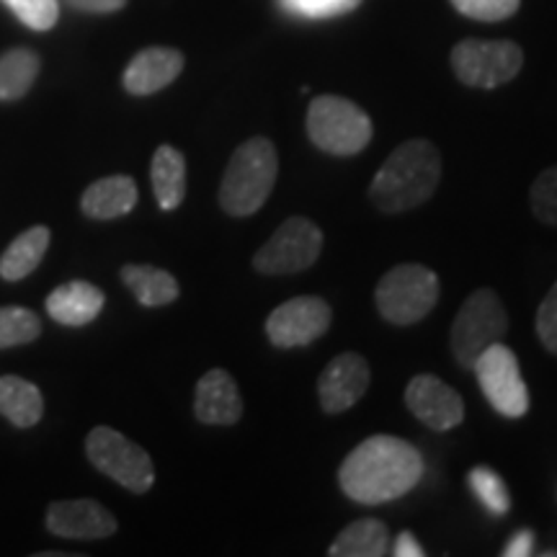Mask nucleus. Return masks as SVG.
Returning <instances> with one entry per match:
<instances>
[{
  "mask_svg": "<svg viewBox=\"0 0 557 557\" xmlns=\"http://www.w3.org/2000/svg\"><path fill=\"white\" fill-rule=\"evenodd\" d=\"M423 478V457L406 438L377 434L357 444L341 462L338 485L361 506H380L413 491Z\"/></svg>",
  "mask_w": 557,
  "mask_h": 557,
  "instance_id": "obj_1",
  "label": "nucleus"
},
{
  "mask_svg": "<svg viewBox=\"0 0 557 557\" xmlns=\"http://www.w3.org/2000/svg\"><path fill=\"white\" fill-rule=\"evenodd\" d=\"M442 184V152L431 139H408L374 173L367 197L382 214H403L426 205Z\"/></svg>",
  "mask_w": 557,
  "mask_h": 557,
  "instance_id": "obj_2",
  "label": "nucleus"
},
{
  "mask_svg": "<svg viewBox=\"0 0 557 557\" xmlns=\"http://www.w3.org/2000/svg\"><path fill=\"white\" fill-rule=\"evenodd\" d=\"M278 176V156L269 137H250L230 158L220 184V207L230 218H250L267 205Z\"/></svg>",
  "mask_w": 557,
  "mask_h": 557,
  "instance_id": "obj_3",
  "label": "nucleus"
},
{
  "mask_svg": "<svg viewBox=\"0 0 557 557\" xmlns=\"http://www.w3.org/2000/svg\"><path fill=\"white\" fill-rule=\"evenodd\" d=\"M308 137L318 150L336 158L359 156L372 143L374 127L369 114L344 96H315L308 109Z\"/></svg>",
  "mask_w": 557,
  "mask_h": 557,
  "instance_id": "obj_4",
  "label": "nucleus"
},
{
  "mask_svg": "<svg viewBox=\"0 0 557 557\" xmlns=\"http://www.w3.org/2000/svg\"><path fill=\"white\" fill-rule=\"evenodd\" d=\"M438 276L421 263H398L380 278L374 289V305L380 315L393 325H413L418 320L429 318L436 308Z\"/></svg>",
  "mask_w": 557,
  "mask_h": 557,
  "instance_id": "obj_5",
  "label": "nucleus"
},
{
  "mask_svg": "<svg viewBox=\"0 0 557 557\" xmlns=\"http://www.w3.org/2000/svg\"><path fill=\"white\" fill-rule=\"evenodd\" d=\"M508 331V312L493 289H475L465 299L451 323L449 346L459 367L472 369L487 346L498 344Z\"/></svg>",
  "mask_w": 557,
  "mask_h": 557,
  "instance_id": "obj_6",
  "label": "nucleus"
},
{
  "mask_svg": "<svg viewBox=\"0 0 557 557\" xmlns=\"http://www.w3.org/2000/svg\"><path fill=\"white\" fill-rule=\"evenodd\" d=\"M524 67V50L517 41L462 39L451 50V70L470 88L493 90L511 83Z\"/></svg>",
  "mask_w": 557,
  "mask_h": 557,
  "instance_id": "obj_7",
  "label": "nucleus"
},
{
  "mask_svg": "<svg viewBox=\"0 0 557 557\" xmlns=\"http://www.w3.org/2000/svg\"><path fill=\"white\" fill-rule=\"evenodd\" d=\"M86 455L96 470L139 496L156 483V468L148 451L120 431L96 426L86 438Z\"/></svg>",
  "mask_w": 557,
  "mask_h": 557,
  "instance_id": "obj_8",
  "label": "nucleus"
},
{
  "mask_svg": "<svg viewBox=\"0 0 557 557\" xmlns=\"http://www.w3.org/2000/svg\"><path fill=\"white\" fill-rule=\"evenodd\" d=\"M323 253V230L308 218L284 220L276 233L256 250L253 269L267 276H287L299 274L315 267Z\"/></svg>",
  "mask_w": 557,
  "mask_h": 557,
  "instance_id": "obj_9",
  "label": "nucleus"
},
{
  "mask_svg": "<svg viewBox=\"0 0 557 557\" xmlns=\"http://www.w3.org/2000/svg\"><path fill=\"white\" fill-rule=\"evenodd\" d=\"M472 369L478 374L480 389L496 413L511 418V421L529 413V389L524 377H521L517 354L511 348L500 341L487 346Z\"/></svg>",
  "mask_w": 557,
  "mask_h": 557,
  "instance_id": "obj_10",
  "label": "nucleus"
},
{
  "mask_svg": "<svg viewBox=\"0 0 557 557\" xmlns=\"http://www.w3.org/2000/svg\"><path fill=\"white\" fill-rule=\"evenodd\" d=\"M333 308L323 297H292L271 310L267 318V336L276 348L310 346L331 331Z\"/></svg>",
  "mask_w": 557,
  "mask_h": 557,
  "instance_id": "obj_11",
  "label": "nucleus"
},
{
  "mask_svg": "<svg viewBox=\"0 0 557 557\" xmlns=\"http://www.w3.org/2000/svg\"><path fill=\"white\" fill-rule=\"evenodd\" d=\"M369 382H372V369H369V361L361 354H338L318 377L320 408L329 416L346 413L348 408H354L364 398Z\"/></svg>",
  "mask_w": 557,
  "mask_h": 557,
  "instance_id": "obj_12",
  "label": "nucleus"
},
{
  "mask_svg": "<svg viewBox=\"0 0 557 557\" xmlns=\"http://www.w3.org/2000/svg\"><path fill=\"white\" fill-rule=\"evenodd\" d=\"M406 406L431 431L457 429L465 421V400L434 374H416L408 382Z\"/></svg>",
  "mask_w": 557,
  "mask_h": 557,
  "instance_id": "obj_13",
  "label": "nucleus"
},
{
  "mask_svg": "<svg viewBox=\"0 0 557 557\" xmlns=\"http://www.w3.org/2000/svg\"><path fill=\"white\" fill-rule=\"evenodd\" d=\"M116 519L99 500H58L47 511V529L62 540H107L116 532Z\"/></svg>",
  "mask_w": 557,
  "mask_h": 557,
  "instance_id": "obj_14",
  "label": "nucleus"
},
{
  "mask_svg": "<svg viewBox=\"0 0 557 557\" xmlns=\"http://www.w3.org/2000/svg\"><path fill=\"white\" fill-rule=\"evenodd\" d=\"M194 413L207 426H235L243 418V395L233 374L225 369H209L197 382Z\"/></svg>",
  "mask_w": 557,
  "mask_h": 557,
  "instance_id": "obj_15",
  "label": "nucleus"
},
{
  "mask_svg": "<svg viewBox=\"0 0 557 557\" xmlns=\"http://www.w3.org/2000/svg\"><path fill=\"white\" fill-rule=\"evenodd\" d=\"M184 70V54L171 47H148L124 70V88L132 96H150L171 86Z\"/></svg>",
  "mask_w": 557,
  "mask_h": 557,
  "instance_id": "obj_16",
  "label": "nucleus"
},
{
  "mask_svg": "<svg viewBox=\"0 0 557 557\" xmlns=\"http://www.w3.org/2000/svg\"><path fill=\"white\" fill-rule=\"evenodd\" d=\"M137 184L132 176H107L90 184L81 197L83 214L90 220H116L137 205Z\"/></svg>",
  "mask_w": 557,
  "mask_h": 557,
  "instance_id": "obj_17",
  "label": "nucleus"
},
{
  "mask_svg": "<svg viewBox=\"0 0 557 557\" xmlns=\"http://www.w3.org/2000/svg\"><path fill=\"white\" fill-rule=\"evenodd\" d=\"M103 292L90 282H67L47 297V312L62 325H88L103 310Z\"/></svg>",
  "mask_w": 557,
  "mask_h": 557,
  "instance_id": "obj_18",
  "label": "nucleus"
},
{
  "mask_svg": "<svg viewBox=\"0 0 557 557\" xmlns=\"http://www.w3.org/2000/svg\"><path fill=\"white\" fill-rule=\"evenodd\" d=\"M152 191H156L158 207L171 212L181 207L186 197V158L171 145H160L150 163Z\"/></svg>",
  "mask_w": 557,
  "mask_h": 557,
  "instance_id": "obj_19",
  "label": "nucleus"
},
{
  "mask_svg": "<svg viewBox=\"0 0 557 557\" xmlns=\"http://www.w3.org/2000/svg\"><path fill=\"white\" fill-rule=\"evenodd\" d=\"M122 282L127 284L132 295L137 297V302L145 305V308H163V305L176 302L181 295L176 276L163 269L145 267V263H129V267H124Z\"/></svg>",
  "mask_w": 557,
  "mask_h": 557,
  "instance_id": "obj_20",
  "label": "nucleus"
},
{
  "mask_svg": "<svg viewBox=\"0 0 557 557\" xmlns=\"http://www.w3.org/2000/svg\"><path fill=\"white\" fill-rule=\"evenodd\" d=\"M0 416H5L13 426L32 429L45 416V398L39 387L24 377H0Z\"/></svg>",
  "mask_w": 557,
  "mask_h": 557,
  "instance_id": "obj_21",
  "label": "nucleus"
},
{
  "mask_svg": "<svg viewBox=\"0 0 557 557\" xmlns=\"http://www.w3.org/2000/svg\"><path fill=\"white\" fill-rule=\"evenodd\" d=\"M389 549L387 524L380 519H359L348 524L329 547L331 557H382Z\"/></svg>",
  "mask_w": 557,
  "mask_h": 557,
  "instance_id": "obj_22",
  "label": "nucleus"
},
{
  "mask_svg": "<svg viewBox=\"0 0 557 557\" xmlns=\"http://www.w3.org/2000/svg\"><path fill=\"white\" fill-rule=\"evenodd\" d=\"M47 246H50V230L47 227H32L21 233L16 240L5 248L0 256V276L9 282H18V278L29 276L34 269L45 259Z\"/></svg>",
  "mask_w": 557,
  "mask_h": 557,
  "instance_id": "obj_23",
  "label": "nucleus"
},
{
  "mask_svg": "<svg viewBox=\"0 0 557 557\" xmlns=\"http://www.w3.org/2000/svg\"><path fill=\"white\" fill-rule=\"evenodd\" d=\"M39 58L32 50H11L0 58V101H16L26 96L37 81Z\"/></svg>",
  "mask_w": 557,
  "mask_h": 557,
  "instance_id": "obj_24",
  "label": "nucleus"
},
{
  "mask_svg": "<svg viewBox=\"0 0 557 557\" xmlns=\"http://www.w3.org/2000/svg\"><path fill=\"white\" fill-rule=\"evenodd\" d=\"M468 483L470 491L475 493V498L493 513V517H506L508 508H511V496H508L504 478H500L496 470L478 465V468L470 470Z\"/></svg>",
  "mask_w": 557,
  "mask_h": 557,
  "instance_id": "obj_25",
  "label": "nucleus"
},
{
  "mask_svg": "<svg viewBox=\"0 0 557 557\" xmlns=\"http://www.w3.org/2000/svg\"><path fill=\"white\" fill-rule=\"evenodd\" d=\"M41 320L26 308H0V348L32 344L39 338Z\"/></svg>",
  "mask_w": 557,
  "mask_h": 557,
  "instance_id": "obj_26",
  "label": "nucleus"
},
{
  "mask_svg": "<svg viewBox=\"0 0 557 557\" xmlns=\"http://www.w3.org/2000/svg\"><path fill=\"white\" fill-rule=\"evenodd\" d=\"M529 205H532L534 218L557 227V165L545 169L534 178L529 189Z\"/></svg>",
  "mask_w": 557,
  "mask_h": 557,
  "instance_id": "obj_27",
  "label": "nucleus"
},
{
  "mask_svg": "<svg viewBox=\"0 0 557 557\" xmlns=\"http://www.w3.org/2000/svg\"><path fill=\"white\" fill-rule=\"evenodd\" d=\"M3 3L16 13L21 24H26L34 32H47L58 24V0H3Z\"/></svg>",
  "mask_w": 557,
  "mask_h": 557,
  "instance_id": "obj_28",
  "label": "nucleus"
},
{
  "mask_svg": "<svg viewBox=\"0 0 557 557\" xmlns=\"http://www.w3.org/2000/svg\"><path fill=\"white\" fill-rule=\"evenodd\" d=\"M462 16L475 21H504L519 11L521 0H451Z\"/></svg>",
  "mask_w": 557,
  "mask_h": 557,
  "instance_id": "obj_29",
  "label": "nucleus"
},
{
  "mask_svg": "<svg viewBox=\"0 0 557 557\" xmlns=\"http://www.w3.org/2000/svg\"><path fill=\"white\" fill-rule=\"evenodd\" d=\"M534 331H537L540 344L557 357V282L553 284V289L547 292L545 299L540 302L537 320H534Z\"/></svg>",
  "mask_w": 557,
  "mask_h": 557,
  "instance_id": "obj_30",
  "label": "nucleus"
},
{
  "mask_svg": "<svg viewBox=\"0 0 557 557\" xmlns=\"http://www.w3.org/2000/svg\"><path fill=\"white\" fill-rule=\"evenodd\" d=\"M278 3L292 13H299V16L325 18L357 9L359 0H278Z\"/></svg>",
  "mask_w": 557,
  "mask_h": 557,
  "instance_id": "obj_31",
  "label": "nucleus"
},
{
  "mask_svg": "<svg viewBox=\"0 0 557 557\" xmlns=\"http://www.w3.org/2000/svg\"><path fill=\"white\" fill-rule=\"evenodd\" d=\"M65 3L86 13H116L127 5V0H65Z\"/></svg>",
  "mask_w": 557,
  "mask_h": 557,
  "instance_id": "obj_32",
  "label": "nucleus"
},
{
  "mask_svg": "<svg viewBox=\"0 0 557 557\" xmlns=\"http://www.w3.org/2000/svg\"><path fill=\"white\" fill-rule=\"evenodd\" d=\"M532 545H534V534L529 532V529H521V532L513 534V540L506 545L504 557H527V555H532Z\"/></svg>",
  "mask_w": 557,
  "mask_h": 557,
  "instance_id": "obj_33",
  "label": "nucleus"
},
{
  "mask_svg": "<svg viewBox=\"0 0 557 557\" xmlns=\"http://www.w3.org/2000/svg\"><path fill=\"white\" fill-rule=\"evenodd\" d=\"M393 555L395 557H423L426 555V549L421 547V542H418L413 534L400 532L398 540H395V545H393Z\"/></svg>",
  "mask_w": 557,
  "mask_h": 557,
  "instance_id": "obj_34",
  "label": "nucleus"
}]
</instances>
